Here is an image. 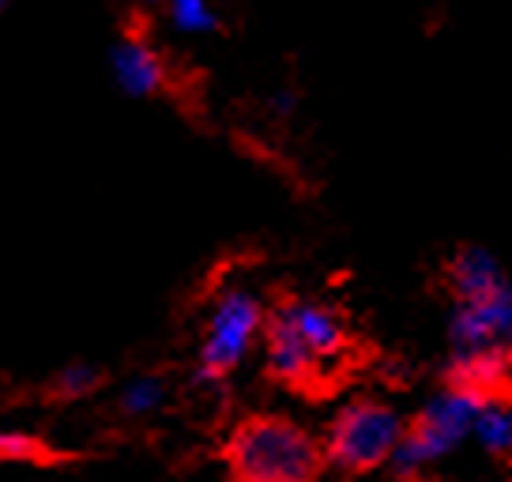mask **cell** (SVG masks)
<instances>
[{"instance_id": "obj_15", "label": "cell", "mask_w": 512, "mask_h": 482, "mask_svg": "<svg viewBox=\"0 0 512 482\" xmlns=\"http://www.w3.org/2000/svg\"><path fill=\"white\" fill-rule=\"evenodd\" d=\"M151 4H159V0H151Z\"/></svg>"}, {"instance_id": "obj_13", "label": "cell", "mask_w": 512, "mask_h": 482, "mask_svg": "<svg viewBox=\"0 0 512 482\" xmlns=\"http://www.w3.org/2000/svg\"><path fill=\"white\" fill-rule=\"evenodd\" d=\"M102 385V370H95L91 362H76V366H64L53 381V392L64 396V400H83L91 396L95 388Z\"/></svg>"}, {"instance_id": "obj_5", "label": "cell", "mask_w": 512, "mask_h": 482, "mask_svg": "<svg viewBox=\"0 0 512 482\" xmlns=\"http://www.w3.org/2000/svg\"><path fill=\"white\" fill-rule=\"evenodd\" d=\"M272 317L317 358L324 373H332L351 354V332H347L343 317L317 298H283L272 309Z\"/></svg>"}, {"instance_id": "obj_6", "label": "cell", "mask_w": 512, "mask_h": 482, "mask_svg": "<svg viewBox=\"0 0 512 482\" xmlns=\"http://www.w3.org/2000/svg\"><path fill=\"white\" fill-rule=\"evenodd\" d=\"M448 339L456 354L479 351H509L512 343V290H497L490 298L475 302H456Z\"/></svg>"}, {"instance_id": "obj_1", "label": "cell", "mask_w": 512, "mask_h": 482, "mask_svg": "<svg viewBox=\"0 0 512 482\" xmlns=\"http://www.w3.org/2000/svg\"><path fill=\"white\" fill-rule=\"evenodd\" d=\"M230 482H320L324 449L302 422L287 415H249L226 441Z\"/></svg>"}, {"instance_id": "obj_7", "label": "cell", "mask_w": 512, "mask_h": 482, "mask_svg": "<svg viewBox=\"0 0 512 482\" xmlns=\"http://www.w3.org/2000/svg\"><path fill=\"white\" fill-rule=\"evenodd\" d=\"M113 76L121 83V91H128L132 98H151L162 95L170 87V65L159 49L144 42V38H121L113 46Z\"/></svg>"}, {"instance_id": "obj_8", "label": "cell", "mask_w": 512, "mask_h": 482, "mask_svg": "<svg viewBox=\"0 0 512 482\" xmlns=\"http://www.w3.org/2000/svg\"><path fill=\"white\" fill-rule=\"evenodd\" d=\"M448 290L456 302H475V298H490L497 290H509V275L490 249L467 245L448 260Z\"/></svg>"}, {"instance_id": "obj_4", "label": "cell", "mask_w": 512, "mask_h": 482, "mask_svg": "<svg viewBox=\"0 0 512 482\" xmlns=\"http://www.w3.org/2000/svg\"><path fill=\"white\" fill-rule=\"evenodd\" d=\"M264 317L268 309L256 298L253 290L230 287L211 302L204 328H200V351H196V366L204 381H226L238 370L241 362L260 347V332H264Z\"/></svg>"}, {"instance_id": "obj_14", "label": "cell", "mask_w": 512, "mask_h": 482, "mask_svg": "<svg viewBox=\"0 0 512 482\" xmlns=\"http://www.w3.org/2000/svg\"><path fill=\"white\" fill-rule=\"evenodd\" d=\"M46 456L49 452L42 445V437L23 434V430H0V460L4 464H34Z\"/></svg>"}, {"instance_id": "obj_9", "label": "cell", "mask_w": 512, "mask_h": 482, "mask_svg": "<svg viewBox=\"0 0 512 482\" xmlns=\"http://www.w3.org/2000/svg\"><path fill=\"white\" fill-rule=\"evenodd\" d=\"M445 385L464 388L479 400H509V351L452 354Z\"/></svg>"}, {"instance_id": "obj_3", "label": "cell", "mask_w": 512, "mask_h": 482, "mask_svg": "<svg viewBox=\"0 0 512 482\" xmlns=\"http://www.w3.org/2000/svg\"><path fill=\"white\" fill-rule=\"evenodd\" d=\"M407 418L381 396H358L351 400L328 426V437L320 441L324 460H332L347 475H369L392 460L400 445Z\"/></svg>"}, {"instance_id": "obj_2", "label": "cell", "mask_w": 512, "mask_h": 482, "mask_svg": "<svg viewBox=\"0 0 512 482\" xmlns=\"http://www.w3.org/2000/svg\"><path fill=\"white\" fill-rule=\"evenodd\" d=\"M482 403L486 400L471 396L464 388H441L415 418H407L400 445L388 460L392 471L407 482L426 479L433 467L448 460L471 437V426H475V415H479Z\"/></svg>"}, {"instance_id": "obj_12", "label": "cell", "mask_w": 512, "mask_h": 482, "mask_svg": "<svg viewBox=\"0 0 512 482\" xmlns=\"http://www.w3.org/2000/svg\"><path fill=\"white\" fill-rule=\"evenodd\" d=\"M159 4H166L170 23L181 34L219 31V8H215V0H159Z\"/></svg>"}, {"instance_id": "obj_11", "label": "cell", "mask_w": 512, "mask_h": 482, "mask_svg": "<svg viewBox=\"0 0 512 482\" xmlns=\"http://www.w3.org/2000/svg\"><path fill=\"white\" fill-rule=\"evenodd\" d=\"M166 396H170V385L159 373H144L136 381H128L125 392H121V411L128 418H147L166 407Z\"/></svg>"}, {"instance_id": "obj_10", "label": "cell", "mask_w": 512, "mask_h": 482, "mask_svg": "<svg viewBox=\"0 0 512 482\" xmlns=\"http://www.w3.org/2000/svg\"><path fill=\"white\" fill-rule=\"evenodd\" d=\"M471 437L479 441L482 449L497 456V460H509L512 449V411L509 400H486L475 415V426H471Z\"/></svg>"}]
</instances>
